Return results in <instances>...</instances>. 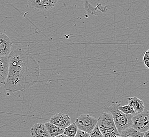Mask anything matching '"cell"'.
<instances>
[{"label": "cell", "mask_w": 149, "mask_h": 137, "mask_svg": "<svg viewBox=\"0 0 149 137\" xmlns=\"http://www.w3.org/2000/svg\"><path fill=\"white\" fill-rule=\"evenodd\" d=\"M8 60L9 72L4 86L6 90L23 91L39 81L40 66L28 52L21 48L12 50Z\"/></svg>", "instance_id": "cell-1"}, {"label": "cell", "mask_w": 149, "mask_h": 137, "mask_svg": "<svg viewBox=\"0 0 149 137\" xmlns=\"http://www.w3.org/2000/svg\"><path fill=\"white\" fill-rule=\"evenodd\" d=\"M121 104L120 101L113 102L109 107H106L104 110L110 112L112 114L115 125L120 134L124 130L132 127V117L133 115L125 114L118 110V107Z\"/></svg>", "instance_id": "cell-2"}, {"label": "cell", "mask_w": 149, "mask_h": 137, "mask_svg": "<svg viewBox=\"0 0 149 137\" xmlns=\"http://www.w3.org/2000/svg\"><path fill=\"white\" fill-rule=\"evenodd\" d=\"M98 127L104 137H120L111 113L104 110L97 119Z\"/></svg>", "instance_id": "cell-3"}, {"label": "cell", "mask_w": 149, "mask_h": 137, "mask_svg": "<svg viewBox=\"0 0 149 137\" xmlns=\"http://www.w3.org/2000/svg\"><path fill=\"white\" fill-rule=\"evenodd\" d=\"M132 127L139 131L144 133L149 130V111L144 110L141 113L133 115L132 119Z\"/></svg>", "instance_id": "cell-4"}, {"label": "cell", "mask_w": 149, "mask_h": 137, "mask_svg": "<svg viewBox=\"0 0 149 137\" xmlns=\"http://www.w3.org/2000/svg\"><path fill=\"white\" fill-rule=\"evenodd\" d=\"M74 123L78 130L90 134L97 125V119L89 114H81L76 119Z\"/></svg>", "instance_id": "cell-5"}, {"label": "cell", "mask_w": 149, "mask_h": 137, "mask_svg": "<svg viewBox=\"0 0 149 137\" xmlns=\"http://www.w3.org/2000/svg\"><path fill=\"white\" fill-rule=\"evenodd\" d=\"M58 0H28V7L40 11H46L54 7Z\"/></svg>", "instance_id": "cell-6"}, {"label": "cell", "mask_w": 149, "mask_h": 137, "mask_svg": "<svg viewBox=\"0 0 149 137\" xmlns=\"http://www.w3.org/2000/svg\"><path fill=\"white\" fill-rule=\"evenodd\" d=\"M49 122L52 123L60 128L65 129L72 123V121L68 114L58 113L50 118Z\"/></svg>", "instance_id": "cell-7"}, {"label": "cell", "mask_w": 149, "mask_h": 137, "mask_svg": "<svg viewBox=\"0 0 149 137\" xmlns=\"http://www.w3.org/2000/svg\"><path fill=\"white\" fill-rule=\"evenodd\" d=\"M11 40L3 32L0 33V57H8L12 51Z\"/></svg>", "instance_id": "cell-8"}, {"label": "cell", "mask_w": 149, "mask_h": 137, "mask_svg": "<svg viewBox=\"0 0 149 137\" xmlns=\"http://www.w3.org/2000/svg\"><path fill=\"white\" fill-rule=\"evenodd\" d=\"M9 72L8 57H0V87L4 86Z\"/></svg>", "instance_id": "cell-9"}, {"label": "cell", "mask_w": 149, "mask_h": 137, "mask_svg": "<svg viewBox=\"0 0 149 137\" xmlns=\"http://www.w3.org/2000/svg\"><path fill=\"white\" fill-rule=\"evenodd\" d=\"M30 134L31 137H51L46 126L42 123H37L30 129Z\"/></svg>", "instance_id": "cell-10"}, {"label": "cell", "mask_w": 149, "mask_h": 137, "mask_svg": "<svg viewBox=\"0 0 149 137\" xmlns=\"http://www.w3.org/2000/svg\"><path fill=\"white\" fill-rule=\"evenodd\" d=\"M127 100L129 101L128 104L134 109L136 114L141 113L145 109L143 101L136 97L128 98Z\"/></svg>", "instance_id": "cell-11"}, {"label": "cell", "mask_w": 149, "mask_h": 137, "mask_svg": "<svg viewBox=\"0 0 149 137\" xmlns=\"http://www.w3.org/2000/svg\"><path fill=\"white\" fill-rule=\"evenodd\" d=\"M45 125L51 137H56L63 134L64 129L58 127L57 126H55L52 123L47 122L45 123Z\"/></svg>", "instance_id": "cell-12"}, {"label": "cell", "mask_w": 149, "mask_h": 137, "mask_svg": "<svg viewBox=\"0 0 149 137\" xmlns=\"http://www.w3.org/2000/svg\"><path fill=\"white\" fill-rule=\"evenodd\" d=\"M144 133L136 130L132 127L124 130L120 134V137H142Z\"/></svg>", "instance_id": "cell-13"}, {"label": "cell", "mask_w": 149, "mask_h": 137, "mask_svg": "<svg viewBox=\"0 0 149 137\" xmlns=\"http://www.w3.org/2000/svg\"><path fill=\"white\" fill-rule=\"evenodd\" d=\"M78 129L77 127L74 123H71L69 126L66 127L64 129L63 134L66 135L68 137H74L77 134Z\"/></svg>", "instance_id": "cell-14"}, {"label": "cell", "mask_w": 149, "mask_h": 137, "mask_svg": "<svg viewBox=\"0 0 149 137\" xmlns=\"http://www.w3.org/2000/svg\"><path fill=\"white\" fill-rule=\"evenodd\" d=\"M118 109L120 111L122 112L123 113L125 114H130V115H135L136 114L134 111V109L129 104L125 105V106H118Z\"/></svg>", "instance_id": "cell-15"}, {"label": "cell", "mask_w": 149, "mask_h": 137, "mask_svg": "<svg viewBox=\"0 0 149 137\" xmlns=\"http://www.w3.org/2000/svg\"><path fill=\"white\" fill-rule=\"evenodd\" d=\"M89 135H90V137H104L100 131L97 125L95 127L94 129H93V130L89 134Z\"/></svg>", "instance_id": "cell-16"}, {"label": "cell", "mask_w": 149, "mask_h": 137, "mask_svg": "<svg viewBox=\"0 0 149 137\" xmlns=\"http://www.w3.org/2000/svg\"><path fill=\"white\" fill-rule=\"evenodd\" d=\"M144 64L148 68H149V50L144 52L143 56Z\"/></svg>", "instance_id": "cell-17"}, {"label": "cell", "mask_w": 149, "mask_h": 137, "mask_svg": "<svg viewBox=\"0 0 149 137\" xmlns=\"http://www.w3.org/2000/svg\"><path fill=\"white\" fill-rule=\"evenodd\" d=\"M74 137H90V135L89 134L86 133L85 132L78 130L77 134L75 135Z\"/></svg>", "instance_id": "cell-18"}, {"label": "cell", "mask_w": 149, "mask_h": 137, "mask_svg": "<svg viewBox=\"0 0 149 137\" xmlns=\"http://www.w3.org/2000/svg\"><path fill=\"white\" fill-rule=\"evenodd\" d=\"M142 137H149V131H146L144 133L143 136Z\"/></svg>", "instance_id": "cell-19"}, {"label": "cell", "mask_w": 149, "mask_h": 137, "mask_svg": "<svg viewBox=\"0 0 149 137\" xmlns=\"http://www.w3.org/2000/svg\"><path fill=\"white\" fill-rule=\"evenodd\" d=\"M68 137L67 136H66V135H65L64 134H60V135H59V136H56V137Z\"/></svg>", "instance_id": "cell-20"}, {"label": "cell", "mask_w": 149, "mask_h": 137, "mask_svg": "<svg viewBox=\"0 0 149 137\" xmlns=\"http://www.w3.org/2000/svg\"></svg>", "instance_id": "cell-21"}]
</instances>
